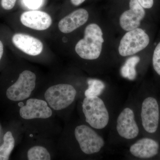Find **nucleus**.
I'll use <instances>...</instances> for the list:
<instances>
[{
	"label": "nucleus",
	"mask_w": 160,
	"mask_h": 160,
	"mask_svg": "<svg viewBox=\"0 0 160 160\" xmlns=\"http://www.w3.org/2000/svg\"><path fill=\"white\" fill-rule=\"evenodd\" d=\"M152 65L155 71L160 76V42L156 47L153 52Z\"/></svg>",
	"instance_id": "19"
},
{
	"label": "nucleus",
	"mask_w": 160,
	"mask_h": 160,
	"mask_svg": "<svg viewBox=\"0 0 160 160\" xmlns=\"http://www.w3.org/2000/svg\"><path fill=\"white\" fill-rule=\"evenodd\" d=\"M20 114L26 120L46 119L51 116L52 111L45 101L31 98L27 100L26 105L21 107Z\"/></svg>",
	"instance_id": "10"
},
{
	"label": "nucleus",
	"mask_w": 160,
	"mask_h": 160,
	"mask_svg": "<svg viewBox=\"0 0 160 160\" xmlns=\"http://www.w3.org/2000/svg\"><path fill=\"white\" fill-rule=\"evenodd\" d=\"M17 1V0H1V6L5 10H11L14 8Z\"/></svg>",
	"instance_id": "20"
},
{
	"label": "nucleus",
	"mask_w": 160,
	"mask_h": 160,
	"mask_svg": "<svg viewBox=\"0 0 160 160\" xmlns=\"http://www.w3.org/2000/svg\"><path fill=\"white\" fill-rule=\"evenodd\" d=\"M3 141V144L0 146V160H8L14 147V139L11 132H6Z\"/></svg>",
	"instance_id": "16"
},
{
	"label": "nucleus",
	"mask_w": 160,
	"mask_h": 160,
	"mask_svg": "<svg viewBox=\"0 0 160 160\" xmlns=\"http://www.w3.org/2000/svg\"><path fill=\"white\" fill-rule=\"evenodd\" d=\"M141 118L143 128L150 133L157 130L159 121V109L157 101L148 97L143 101L141 110Z\"/></svg>",
	"instance_id": "7"
},
{
	"label": "nucleus",
	"mask_w": 160,
	"mask_h": 160,
	"mask_svg": "<svg viewBox=\"0 0 160 160\" xmlns=\"http://www.w3.org/2000/svg\"><path fill=\"white\" fill-rule=\"evenodd\" d=\"M149 43L148 34L140 28L128 31L120 42L118 51L122 56L127 57L145 49Z\"/></svg>",
	"instance_id": "4"
},
{
	"label": "nucleus",
	"mask_w": 160,
	"mask_h": 160,
	"mask_svg": "<svg viewBox=\"0 0 160 160\" xmlns=\"http://www.w3.org/2000/svg\"><path fill=\"white\" fill-rule=\"evenodd\" d=\"M36 76L29 70H25L20 73L15 83L7 89L6 96L11 101H21L28 98L34 90Z\"/></svg>",
	"instance_id": "6"
},
{
	"label": "nucleus",
	"mask_w": 160,
	"mask_h": 160,
	"mask_svg": "<svg viewBox=\"0 0 160 160\" xmlns=\"http://www.w3.org/2000/svg\"><path fill=\"white\" fill-rule=\"evenodd\" d=\"M104 41L101 28L97 24L92 23L86 26L84 38L76 45V52L84 59H96L102 52Z\"/></svg>",
	"instance_id": "1"
},
{
	"label": "nucleus",
	"mask_w": 160,
	"mask_h": 160,
	"mask_svg": "<svg viewBox=\"0 0 160 160\" xmlns=\"http://www.w3.org/2000/svg\"><path fill=\"white\" fill-rule=\"evenodd\" d=\"M3 52H4V46L2 41L0 40V60L2 57Z\"/></svg>",
	"instance_id": "24"
},
{
	"label": "nucleus",
	"mask_w": 160,
	"mask_h": 160,
	"mask_svg": "<svg viewBox=\"0 0 160 160\" xmlns=\"http://www.w3.org/2000/svg\"><path fill=\"white\" fill-rule=\"evenodd\" d=\"M116 128L120 136L126 139H132L138 135L139 130L132 109H123L118 117Z\"/></svg>",
	"instance_id": "8"
},
{
	"label": "nucleus",
	"mask_w": 160,
	"mask_h": 160,
	"mask_svg": "<svg viewBox=\"0 0 160 160\" xmlns=\"http://www.w3.org/2000/svg\"><path fill=\"white\" fill-rule=\"evenodd\" d=\"M82 110L86 121L92 128L104 129L109 123V112L105 103L98 97H86L83 100Z\"/></svg>",
	"instance_id": "2"
},
{
	"label": "nucleus",
	"mask_w": 160,
	"mask_h": 160,
	"mask_svg": "<svg viewBox=\"0 0 160 160\" xmlns=\"http://www.w3.org/2000/svg\"><path fill=\"white\" fill-rule=\"evenodd\" d=\"M86 0H70L73 6H78L82 4Z\"/></svg>",
	"instance_id": "23"
},
{
	"label": "nucleus",
	"mask_w": 160,
	"mask_h": 160,
	"mask_svg": "<svg viewBox=\"0 0 160 160\" xmlns=\"http://www.w3.org/2000/svg\"><path fill=\"white\" fill-rule=\"evenodd\" d=\"M89 13L84 9H79L72 12L60 20L58 28L61 32L69 33L83 26L88 21Z\"/></svg>",
	"instance_id": "13"
},
{
	"label": "nucleus",
	"mask_w": 160,
	"mask_h": 160,
	"mask_svg": "<svg viewBox=\"0 0 160 160\" xmlns=\"http://www.w3.org/2000/svg\"><path fill=\"white\" fill-rule=\"evenodd\" d=\"M77 91L73 86L60 84L49 87L45 94L46 101L52 109L60 110L65 109L73 102Z\"/></svg>",
	"instance_id": "3"
},
{
	"label": "nucleus",
	"mask_w": 160,
	"mask_h": 160,
	"mask_svg": "<svg viewBox=\"0 0 160 160\" xmlns=\"http://www.w3.org/2000/svg\"><path fill=\"white\" fill-rule=\"evenodd\" d=\"M29 160H50L51 157L49 152L45 147L35 146L32 147L27 152Z\"/></svg>",
	"instance_id": "18"
},
{
	"label": "nucleus",
	"mask_w": 160,
	"mask_h": 160,
	"mask_svg": "<svg viewBox=\"0 0 160 160\" xmlns=\"http://www.w3.org/2000/svg\"><path fill=\"white\" fill-rule=\"evenodd\" d=\"M20 21L26 27L39 31L48 29L52 23L48 13L38 10L25 12L21 15Z\"/></svg>",
	"instance_id": "11"
},
{
	"label": "nucleus",
	"mask_w": 160,
	"mask_h": 160,
	"mask_svg": "<svg viewBox=\"0 0 160 160\" xmlns=\"http://www.w3.org/2000/svg\"><path fill=\"white\" fill-rule=\"evenodd\" d=\"M158 143L149 138H143L132 145L129 151L135 157L140 158H149L153 157L158 152Z\"/></svg>",
	"instance_id": "14"
},
{
	"label": "nucleus",
	"mask_w": 160,
	"mask_h": 160,
	"mask_svg": "<svg viewBox=\"0 0 160 160\" xmlns=\"http://www.w3.org/2000/svg\"><path fill=\"white\" fill-rule=\"evenodd\" d=\"M88 88L85 92L86 97H98L105 88V85L101 80L89 79L87 81Z\"/></svg>",
	"instance_id": "17"
},
{
	"label": "nucleus",
	"mask_w": 160,
	"mask_h": 160,
	"mask_svg": "<svg viewBox=\"0 0 160 160\" xmlns=\"http://www.w3.org/2000/svg\"><path fill=\"white\" fill-rule=\"evenodd\" d=\"M139 57H132L126 60L125 64L121 69V73L122 76L129 80H134L136 77L137 72L135 67L138 63L140 62Z\"/></svg>",
	"instance_id": "15"
},
{
	"label": "nucleus",
	"mask_w": 160,
	"mask_h": 160,
	"mask_svg": "<svg viewBox=\"0 0 160 160\" xmlns=\"http://www.w3.org/2000/svg\"><path fill=\"white\" fill-rule=\"evenodd\" d=\"M42 0H25V4L29 8L34 9L38 7L41 4Z\"/></svg>",
	"instance_id": "21"
},
{
	"label": "nucleus",
	"mask_w": 160,
	"mask_h": 160,
	"mask_svg": "<svg viewBox=\"0 0 160 160\" xmlns=\"http://www.w3.org/2000/svg\"><path fill=\"white\" fill-rule=\"evenodd\" d=\"M143 8L150 9L153 5V0H138Z\"/></svg>",
	"instance_id": "22"
},
{
	"label": "nucleus",
	"mask_w": 160,
	"mask_h": 160,
	"mask_svg": "<svg viewBox=\"0 0 160 160\" xmlns=\"http://www.w3.org/2000/svg\"><path fill=\"white\" fill-rule=\"evenodd\" d=\"M129 8V10L124 12L120 18V26L126 31L138 28L146 14L144 8L138 0H130Z\"/></svg>",
	"instance_id": "9"
},
{
	"label": "nucleus",
	"mask_w": 160,
	"mask_h": 160,
	"mask_svg": "<svg viewBox=\"0 0 160 160\" xmlns=\"http://www.w3.org/2000/svg\"><path fill=\"white\" fill-rule=\"evenodd\" d=\"M74 134L80 149L85 154L97 153L105 145L103 138L86 125L78 126L75 129Z\"/></svg>",
	"instance_id": "5"
},
{
	"label": "nucleus",
	"mask_w": 160,
	"mask_h": 160,
	"mask_svg": "<svg viewBox=\"0 0 160 160\" xmlns=\"http://www.w3.org/2000/svg\"><path fill=\"white\" fill-rule=\"evenodd\" d=\"M12 41L18 49L29 55L35 56L42 53L43 45L40 40L24 33L15 34Z\"/></svg>",
	"instance_id": "12"
}]
</instances>
